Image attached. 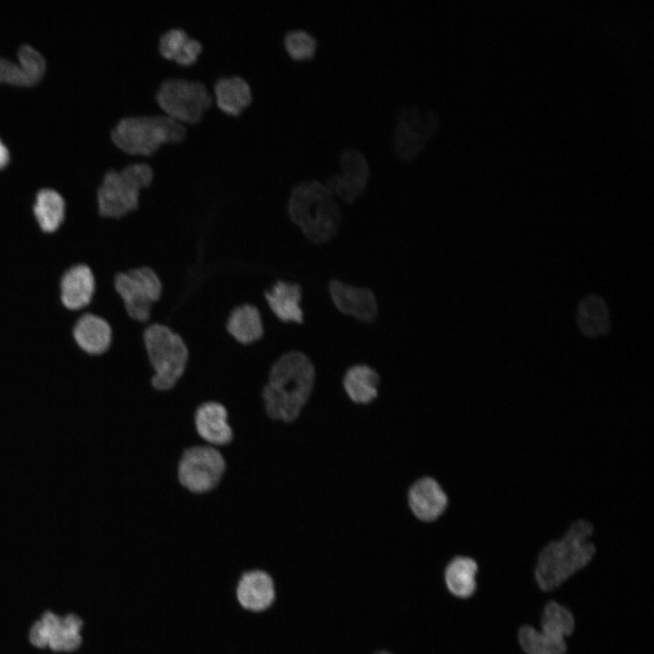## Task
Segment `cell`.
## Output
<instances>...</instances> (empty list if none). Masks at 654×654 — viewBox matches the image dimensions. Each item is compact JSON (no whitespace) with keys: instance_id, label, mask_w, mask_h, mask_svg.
Listing matches in <instances>:
<instances>
[{"instance_id":"cell-1","label":"cell","mask_w":654,"mask_h":654,"mask_svg":"<svg viewBox=\"0 0 654 654\" xmlns=\"http://www.w3.org/2000/svg\"><path fill=\"white\" fill-rule=\"evenodd\" d=\"M315 369L301 350L282 353L272 364L262 390L266 416L273 421L297 420L312 392Z\"/></svg>"},{"instance_id":"cell-2","label":"cell","mask_w":654,"mask_h":654,"mask_svg":"<svg viewBox=\"0 0 654 654\" xmlns=\"http://www.w3.org/2000/svg\"><path fill=\"white\" fill-rule=\"evenodd\" d=\"M592 534L593 528L589 522L577 520L561 538L540 550L534 577L542 591L556 590L591 562L596 551Z\"/></svg>"},{"instance_id":"cell-3","label":"cell","mask_w":654,"mask_h":654,"mask_svg":"<svg viewBox=\"0 0 654 654\" xmlns=\"http://www.w3.org/2000/svg\"><path fill=\"white\" fill-rule=\"evenodd\" d=\"M290 222L308 241L322 244L338 233L342 212L333 193L318 180L295 182L286 204Z\"/></svg>"},{"instance_id":"cell-4","label":"cell","mask_w":654,"mask_h":654,"mask_svg":"<svg viewBox=\"0 0 654 654\" xmlns=\"http://www.w3.org/2000/svg\"><path fill=\"white\" fill-rule=\"evenodd\" d=\"M186 134V124L164 113L120 118L110 130V139L123 152L150 156L163 144L177 143Z\"/></svg>"},{"instance_id":"cell-5","label":"cell","mask_w":654,"mask_h":654,"mask_svg":"<svg viewBox=\"0 0 654 654\" xmlns=\"http://www.w3.org/2000/svg\"><path fill=\"white\" fill-rule=\"evenodd\" d=\"M154 179V171L145 161L132 162L121 169H107L96 189L98 214L108 219H121L139 205L140 193Z\"/></svg>"},{"instance_id":"cell-6","label":"cell","mask_w":654,"mask_h":654,"mask_svg":"<svg viewBox=\"0 0 654 654\" xmlns=\"http://www.w3.org/2000/svg\"><path fill=\"white\" fill-rule=\"evenodd\" d=\"M143 338L154 372L152 387L158 391L172 390L187 367L189 352L184 341L171 328L157 322L145 325Z\"/></svg>"},{"instance_id":"cell-7","label":"cell","mask_w":654,"mask_h":654,"mask_svg":"<svg viewBox=\"0 0 654 654\" xmlns=\"http://www.w3.org/2000/svg\"><path fill=\"white\" fill-rule=\"evenodd\" d=\"M226 471V461L220 449L204 443L183 450L176 466L179 485L194 495L214 490Z\"/></svg>"},{"instance_id":"cell-8","label":"cell","mask_w":654,"mask_h":654,"mask_svg":"<svg viewBox=\"0 0 654 654\" xmlns=\"http://www.w3.org/2000/svg\"><path fill=\"white\" fill-rule=\"evenodd\" d=\"M155 100L163 113L184 124L199 122L214 103L212 91L203 83L183 77L163 80Z\"/></svg>"},{"instance_id":"cell-9","label":"cell","mask_w":654,"mask_h":654,"mask_svg":"<svg viewBox=\"0 0 654 654\" xmlns=\"http://www.w3.org/2000/svg\"><path fill=\"white\" fill-rule=\"evenodd\" d=\"M114 287L130 319L144 325L150 323L152 310L163 292L156 272L147 266L118 272Z\"/></svg>"},{"instance_id":"cell-10","label":"cell","mask_w":654,"mask_h":654,"mask_svg":"<svg viewBox=\"0 0 654 654\" xmlns=\"http://www.w3.org/2000/svg\"><path fill=\"white\" fill-rule=\"evenodd\" d=\"M436 126L437 117L431 111L422 113L416 106L401 109L394 132V149L398 156L404 161L413 159L424 147Z\"/></svg>"},{"instance_id":"cell-11","label":"cell","mask_w":654,"mask_h":654,"mask_svg":"<svg viewBox=\"0 0 654 654\" xmlns=\"http://www.w3.org/2000/svg\"><path fill=\"white\" fill-rule=\"evenodd\" d=\"M81 619L69 614L60 617L53 612H45L31 628L30 642L38 648L48 647L54 651H73L81 642Z\"/></svg>"},{"instance_id":"cell-12","label":"cell","mask_w":654,"mask_h":654,"mask_svg":"<svg viewBox=\"0 0 654 654\" xmlns=\"http://www.w3.org/2000/svg\"><path fill=\"white\" fill-rule=\"evenodd\" d=\"M341 173L330 175L324 183L334 196L352 203L362 195L370 177V167L364 154L348 148L340 155Z\"/></svg>"},{"instance_id":"cell-13","label":"cell","mask_w":654,"mask_h":654,"mask_svg":"<svg viewBox=\"0 0 654 654\" xmlns=\"http://www.w3.org/2000/svg\"><path fill=\"white\" fill-rule=\"evenodd\" d=\"M193 427L198 438L204 444L218 449L226 447L233 441V430L229 423L226 407L217 401L200 403L193 412Z\"/></svg>"},{"instance_id":"cell-14","label":"cell","mask_w":654,"mask_h":654,"mask_svg":"<svg viewBox=\"0 0 654 654\" xmlns=\"http://www.w3.org/2000/svg\"><path fill=\"white\" fill-rule=\"evenodd\" d=\"M235 599L239 606L246 611H266L276 600L275 582L266 570H247L240 576L236 583Z\"/></svg>"},{"instance_id":"cell-15","label":"cell","mask_w":654,"mask_h":654,"mask_svg":"<svg viewBox=\"0 0 654 654\" xmlns=\"http://www.w3.org/2000/svg\"><path fill=\"white\" fill-rule=\"evenodd\" d=\"M96 282L92 269L84 263L67 268L59 281L61 304L69 312H81L91 304Z\"/></svg>"},{"instance_id":"cell-16","label":"cell","mask_w":654,"mask_h":654,"mask_svg":"<svg viewBox=\"0 0 654 654\" xmlns=\"http://www.w3.org/2000/svg\"><path fill=\"white\" fill-rule=\"evenodd\" d=\"M302 297L303 288L300 282L282 279L276 280L263 293L268 309L277 321L298 326L304 322Z\"/></svg>"},{"instance_id":"cell-17","label":"cell","mask_w":654,"mask_h":654,"mask_svg":"<svg viewBox=\"0 0 654 654\" xmlns=\"http://www.w3.org/2000/svg\"><path fill=\"white\" fill-rule=\"evenodd\" d=\"M331 299L339 312L362 322H372L378 316V303L373 292L333 280L329 284Z\"/></svg>"},{"instance_id":"cell-18","label":"cell","mask_w":654,"mask_h":654,"mask_svg":"<svg viewBox=\"0 0 654 654\" xmlns=\"http://www.w3.org/2000/svg\"><path fill=\"white\" fill-rule=\"evenodd\" d=\"M408 505L419 520L433 522L441 519L447 510L449 497L437 480L423 477L410 487Z\"/></svg>"},{"instance_id":"cell-19","label":"cell","mask_w":654,"mask_h":654,"mask_svg":"<svg viewBox=\"0 0 654 654\" xmlns=\"http://www.w3.org/2000/svg\"><path fill=\"white\" fill-rule=\"evenodd\" d=\"M72 336L82 352L89 356H101L111 347L113 331L104 318L84 311L74 323Z\"/></svg>"},{"instance_id":"cell-20","label":"cell","mask_w":654,"mask_h":654,"mask_svg":"<svg viewBox=\"0 0 654 654\" xmlns=\"http://www.w3.org/2000/svg\"><path fill=\"white\" fill-rule=\"evenodd\" d=\"M66 201L55 188H39L34 197L32 214L38 229L45 234L56 233L66 216Z\"/></svg>"},{"instance_id":"cell-21","label":"cell","mask_w":654,"mask_h":654,"mask_svg":"<svg viewBox=\"0 0 654 654\" xmlns=\"http://www.w3.org/2000/svg\"><path fill=\"white\" fill-rule=\"evenodd\" d=\"M214 104L229 115H238L250 105L253 92L241 75L230 74L217 78L212 85Z\"/></svg>"},{"instance_id":"cell-22","label":"cell","mask_w":654,"mask_h":654,"mask_svg":"<svg viewBox=\"0 0 654 654\" xmlns=\"http://www.w3.org/2000/svg\"><path fill=\"white\" fill-rule=\"evenodd\" d=\"M479 564L471 557L456 555L444 569V583L451 596L461 600H470L478 588Z\"/></svg>"},{"instance_id":"cell-23","label":"cell","mask_w":654,"mask_h":654,"mask_svg":"<svg viewBox=\"0 0 654 654\" xmlns=\"http://www.w3.org/2000/svg\"><path fill=\"white\" fill-rule=\"evenodd\" d=\"M225 329L242 345H251L260 341L264 332L260 310L249 303L234 307L227 317Z\"/></svg>"},{"instance_id":"cell-24","label":"cell","mask_w":654,"mask_h":654,"mask_svg":"<svg viewBox=\"0 0 654 654\" xmlns=\"http://www.w3.org/2000/svg\"><path fill=\"white\" fill-rule=\"evenodd\" d=\"M380 376L371 366L355 364L343 375L342 385L349 399L356 404H367L378 396Z\"/></svg>"},{"instance_id":"cell-25","label":"cell","mask_w":654,"mask_h":654,"mask_svg":"<svg viewBox=\"0 0 654 654\" xmlns=\"http://www.w3.org/2000/svg\"><path fill=\"white\" fill-rule=\"evenodd\" d=\"M577 323L582 334L588 337L608 332L609 316L604 300L595 294L585 297L578 306Z\"/></svg>"},{"instance_id":"cell-26","label":"cell","mask_w":654,"mask_h":654,"mask_svg":"<svg viewBox=\"0 0 654 654\" xmlns=\"http://www.w3.org/2000/svg\"><path fill=\"white\" fill-rule=\"evenodd\" d=\"M576 620L573 613L563 604L550 599L544 605L539 622V629L544 633L567 640L575 630Z\"/></svg>"},{"instance_id":"cell-27","label":"cell","mask_w":654,"mask_h":654,"mask_svg":"<svg viewBox=\"0 0 654 654\" xmlns=\"http://www.w3.org/2000/svg\"><path fill=\"white\" fill-rule=\"evenodd\" d=\"M523 654H565L567 640L553 638L531 625L521 626L517 634Z\"/></svg>"},{"instance_id":"cell-28","label":"cell","mask_w":654,"mask_h":654,"mask_svg":"<svg viewBox=\"0 0 654 654\" xmlns=\"http://www.w3.org/2000/svg\"><path fill=\"white\" fill-rule=\"evenodd\" d=\"M282 48L287 56L295 63L313 58L318 48L314 35L303 28H289L282 35Z\"/></svg>"},{"instance_id":"cell-29","label":"cell","mask_w":654,"mask_h":654,"mask_svg":"<svg viewBox=\"0 0 654 654\" xmlns=\"http://www.w3.org/2000/svg\"><path fill=\"white\" fill-rule=\"evenodd\" d=\"M16 57V63L26 76L30 85L43 77L46 63L44 55L36 48L29 44H23L17 49Z\"/></svg>"},{"instance_id":"cell-30","label":"cell","mask_w":654,"mask_h":654,"mask_svg":"<svg viewBox=\"0 0 654 654\" xmlns=\"http://www.w3.org/2000/svg\"><path fill=\"white\" fill-rule=\"evenodd\" d=\"M188 33L180 27H172L163 32L157 42L159 54L165 59L173 61L189 39Z\"/></svg>"},{"instance_id":"cell-31","label":"cell","mask_w":654,"mask_h":654,"mask_svg":"<svg viewBox=\"0 0 654 654\" xmlns=\"http://www.w3.org/2000/svg\"><path fill=\"white\" fill-rule=\"evenodd\" d=\"M0 83L14 85H30L19 64L0 55Z\"/></svg>"},{"instance_id":"cell-32","label":"cell","mask_w":654,"mask_h":654,"mask_svg":"<svg viewBox=\"0 0 654 654\" xmlns=\"http://www.w3.org/2000/svg\"><path fill=\"white\" fill-rule=\"evenodd\" d=\"M10 160V152L7 145L0 137V170L5 168Z\"/></svg>"},{"instance_id":"cell-33","label":"cell","mask_w":654,"mask_h":654,"mask_svg":"<svg viewBox=\"0 0 654 654\" xmlns=\"http://www.w3.org/2000/svg\"><path fill=\"white\" fill-rule=\"evenodd\" d=\"M376 654H392V653L388 652V651H385V650H382V651H380V652H378V653H376Z\"/></svg>"}]
</instances>
